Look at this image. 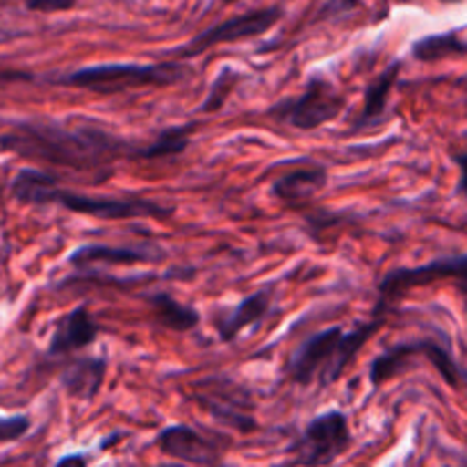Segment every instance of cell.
<instances>
[{
	"mask_svg": "<svg viewBox=\"0 0 467 467\" xmlns=\"http://www.w3.org/2000/svg\"><path fill=\"white\" fill-rule=\"evenodd\" d=\"M237 80H240V76L233 68H222L214 85L210 87V94L205 96L203 105H201V112H219L228 96L233 94V89H235Z\"/></svg>",
	"mask_w": 467,
	"mask_h": 467,
	"instance_id": "44dd1931",
	"label": "cell"
},
{
	"mask_svg": "<svg viewBox=\"0 0 467 467\" xmlns=\"http://www.w3.org/2000/svg\"><path fill=\"white\" fill-rule=\"evenodd\" d=\"M429 358L433 363V368L442 374L447 383L451 388H461L467 383V372L463 368H459V363L454 360L451 351L445 345L436 340H418V342H406V345L390 347L388 351H383L379 358H374L372 368H369V383L374 388L386 383L388 379L395 377L400 369H404V363L410 356H420Z\"/></svg>",
	"mask_w": 467,
	"mask_h": 467,
	"instance_id": "9c48e42d",
	"label": "cell"
},
{
	"mask_svg": "<svg viewBox=\"0 0 467 467\" xmlns=\"http://www.w3.org/2000/svg\"><path fill=\"white\" fill-rule=\"evenodd\" d=\"M454 162L459 164V194L467 199V150H461V153H454Z\"/></svg>",
	"mask_w": 467,
	"mask_h": 467,
	"instance_id": "d4e9b609",
	"label": "cell"
},
{
	"mask_svg": "<svg viewBox=\"0 0 467 467\" xmlns=\"http://www.w3.org/2000/svg\"><path fill=\"white\" fill-rule=\"evenodd\" d=\"M342 108H345V96L336 89V85L327 78L315 76L310 78L301 94L272 105L267 109V117L296 130H317L324 123L340 117Z\"/></svg>",
	"mask_w": 467,
	"mask_h": 467,
	"instance_id": "5b68a950",
	"label": "cell"
},
{
	"mask_svg": "<svg viewBox=\"0 0 467 467\" xmlns=\"http://www.w3.org/2000/svg\"><path fill=\"white\" fill-rule=\"evenodd\" d=\"M12 194L23 205H59L71 213L99 219H169L173 214V208L150 199H100L76 190H64L55 173L39 169H21L12 182Z\"/></svg>",
	"mask_w": 467,
	"mask_h": 467,
	"instance_id": "7a4b0ae2",
	"label": "cell"
},
{
	"mask_svg": "<svg viewBox=\"0 0 467 467\" xmlns=\"http://www.w3.org/2000/svg\"><path fill=\"white\" fill-rule=\"evenodd\" d=\"M149 306L153 308L160 327L169 328V331L187 333L199 327V313L194 308H190V306L181 304L178 299H173L167 292H155V295H150Z\"/></svg>",
	"mask_w": 467,
	"mask_h": 467,
	"instance_id": "ac0fdd59",
	"label": "cell"
},
{
	"mask_svg": "<svg viewBox=\"0 0 467 467\" xmlns=\"http://www.w3.org/2000/svg\"><path fill=\"white\" fill-rule=\"evenodd\" d=\"M410 53L420 62H441V59L447 57L467 55V39L461 36L459 30L442 32V35H429L424 39L415 41Z\"/></svg>",
	"mask_w": 467,
	"mask_h": 467,
	"instance_id": "d6986e66",
	"label": "cell"
},
{
	"mask_svg": "<svg viewBox=\"0 0 467 467\" xmlns=\"http://www.w3.org/2000/svg\"><path fill=\"white\" fill-rule=\"evenodd\" d=\"M438 281H451L456 290L467 299V254L445 255V258L431 260V263L420 265V267H404L386 274L379 283V304L374 315L381 317L383 310L404 292L433 285Z\"/></svg>",
	"mask_w": 467,
	"mask_h": 467,
	"instance_id": "8992f818",
	"label": "cell"
},
{
	"mask_svg": "<svg viewBox=\"0 0 467 467\" xmlns=\"http://www.w3.org/2000/svg\"><path fill=\"white\" fill-rule=\"evenodd\" d=\"M164 258L162 251H150L144 246H109V244H85L78 246L68 263L76 269H89L94 265H137V263H160Z\"/></svg>",
	"mask_w": 467,
	"mask_h": 467,
	"instance_id": "4fadbf2b",
	"label": "cell"
},
{
	"mask_svg": "<svg viewBox=\"0 0 467 467\" xmlns=\"http://www.w3.org/2000/svg\"><path fill=\"white\" fill-rule=\"evenodd\" d=\"M30 12H68L78 5V0H23Z\"/></svg>",
	"mask_w": 467,
	"mask_h": 467,
	"instance_id": "603a6c76",
	"label": "cell"
},
{
	"mask_svg": "<svg viewBox=\"0 0 467 467\" xmlns=\"http://www.w3.org/2000/svg\"><path fill=\"white\" fill-rule=\"evenodd\" d=\"M27 431H30V418L27 415L0 418V442L21 441Z\"/></svg>",
	"mask_w": 467,
	"mask_h": 467,
	"instance_id": "7402d4cb",
	"label": "cell"
},
{
	"mask_svg": "<svg viewBox=\"0 0 467 467\" xmlns=\"http://www.w3.org/2000/svg\"><path fill=\"white\" fill-rule=\"evenodd\" d=\"M57 463H59V465H73V463L85 465L87 459H85V456H64V459H59Z\"/></svg>",
	"mask_w": 467,
	"mask_h": 467,
	"instance_id": "484cf974",
	"label": "cell"
},
{
	"mask_svg": "<svg viewBox=\"0 0 467 467\" xmlns=\"http://www.w3.org/2000/svg\"><path fill=\"white\" fill-rule=\"evenodd\" d=\"M281 18H283L281 7H263V9H251V12L237 14V16L226 18V21L217 23V26L208 27V30L192 36L187 44H182L181 48L173 50V55L181 59L199 57V55L208 53V50L217 48V46L222 44H233V41H242V39H251V36L265 35V32L272 30Z\"/></svg>",
	"mask_w": 467,
	"mask_h": 467,
	"instance_id": "ba28073f",
	"label": "cell"
},
{
	"mask_svg": "<svg viewBox=\"0 0 467 467\" xmlns=\"http://www.w3.org/2000/svg\"><path fill=\"white\" fill-rule=\"evenodd\" d=\"M222 3H226V5H231V3H237V0H222Z\"/></svg>",
	"mask_w": 467,
	"mask_h": 467,
	"instance_id": "83f0119b",
	"label": "cell"
},
{
	"mask_svg": "<svg viewBox=\"0 0 467 467\" xmlns=\"http://www.w3.org/2000/svg\"><path fill=\"white\" fill-rule=\"evenodd\" d=\"M0 150L36 160L76 173L94 176L96 185L108 181L119 160H141L144 144L119 137L94 123L68 126L59 121L26 119L0 132Z\"/></svg>",
	"mask_w": 467,
	"mask_h": 467,
	"instance_id": "6da1fadb",
	"label": "cell"
},
{
	"mask_svg": "<svg viewBox=\"0 0 467 467\" xmlns=\"http://www.w3.org/2000/svg\"><path fill=\"white\" fill-rule=\"evenodd\" d=\"M328 182V171L319 164H304V167L290 169L281 173L272 182V194L287 203H304L322 192Z\"/></svg>",
	"mask_w": 467,
	"mask_h": 467,
	"instance_id": "5bb4252c",
	"label": "cell"
},
{
	"mask_svg": "<svg viewBox=\"0 0 467 467\" xmlns=\"http://www.w3.org/2000/svg\"><path fill=\"white\" fill-rule=\"evenodd\" d=\"M381 327V317L374 315V319L365 327L345 331L342 327L324 328L306 337L295 354L287 360L285 374L296 386H308L317 381L319 386H331L345 374L351 360L356 358L365 342L374 336V331Z\"/></svg>",
	"mask_w": 467,
	"mask_h": 467,
	"instance_id": "3957f363",
	"label": "cell"
},
{
	"mask_svg": "<svg viewBox=\"0 0 467 467\" xmlns=\"http://www.w3.org/2000/svg\"><path fill=\"white\" fill-rule=\"evenodd\" d=\"M99 333L100 327L91 317V310L87 306H78V308L68 310L55 324L53 336H50L48 356L50 358H62V356L76 354V351L94 345Z\"/></svg>",
	"mask_w": 467,
	"mask_h": 467,
	"instance_id": "7c38bea8",
	"label": "cell"
},
{
	"mask_svg": "<svg viewBox=\"0 0 467 467\" xmlns=\"http://www.w3.org/2000/svg\"><path fill=\"white\" fill-rule=\"evenodd\" d=\"M194 400L201 409L208 410L217 422L249 433L255 429L254 401L244 388L226 377H208L194 386Z\"/></svg>",
	"mask_w": 467,
	"mask_h": 467,
	"instance_id": "30bf717a",
	"label": "cell"
},
{
	"mask_svg": "<svg viewBox=\"0 0 467 467\" xmlns=\"http://www.w3.org/2000/svg\"><path fill=\"white\" fill-rule=\"evenodd\" d=\"M105 372H108V363L103 358L87 356V358L71 360L62 369L59 383L76 400H94L100 392V388H103Z\"/></svg>",
	"mask_w": 467,
	"mask_h": 467,
	"instance_id": "e0dca14e",
	"label": "cell"
},
{
	"mask_svg": "<svg viewBox=\"0 0 467 467\" xmlns=\"http://www.w3.org/2000/svg\"><path fill=\"white\" fill-rule=\"evenodd\" d=\"M196 123L190 121L185 126H173L167 130L160 132L155 140H150L149 144H144L141 150V160H158V158H169V155H181L185 153L187 146L192 141V132H194Z\"/></svg>",
	"mask_w": 467,
	"mask_h": 467,
	"instance_id": "ffe728a7",
	"label": "cell"
},
{
	"mask_svg": "<svg viewBox=\"0 0 467 467\" xmlns=\"http://www.w3.org/2000/svg\"><path fill=\"white\" fill-rule=\"evenodd\" d=\"M158 447L169 459L182 461L192 465H217L228 451V438L203 433L190 424H171L160 431Z\"/></svg>",
	"mask_w": 467,
	"mask_h": 467,
	"instance_id": "8fae6325",
	"label": "cell"
},
{
	"mask_svg": "<svg viewBox=\"0 0 467 467\" xmlns=\"http://www.w3.org/2000/svg\"><path fill=\"white\" fill-rule=\"evenodd\" d=\"M190 76L192 71L181 62L96 64V67L78 68L67 76L55 78V82L109 96L130 89H149V87H173Z\"/></svg>",
	"mask_w": 467,
	"mask_h": 467,
	"instance_id": "277c9868",
	"label": "cell"
},
{
	"mask_svg": "<svg viewBox=\"0 0 467 467\" xmlns=\"http://www.w3.org/2000/svg\"><path fill=\"white\" fill-rule=\"evenodd\" d=\"M272 301H274L272 287H263V290L244 296V299H242L240 304L226 315V317L217 322L219 340L233 342L242 331H244V328H249L251 324H258L260 319L267 317L269 308H272Z\"/></svg>",
	"mask_w": 467,
	"mask_h": 467,
	"instance_id": "9a60e30c",
	"label": "cell"
},
{
	"mask_svg": "<svg viewBox=\"0 0 467 467\" xmlns=\"http://www.w3.org/2000/svg\"><path fill=\"white\" fill-rule=\"evenodd\" d=\"M360 0H328L322 9V16H331V14H340L347 12V9L358 7Z\"/></svg>",
	"mask_w": 467,
	"mask_h": 467,
	"instance_id": "cb8c5ba5",
	"label": "cell"
},
{
	"mask_svg": "<svg viewBox=\"0 0 467 467\" xmlns=\"http://www.w3.org/2000/svg\"><path fill=\"white\" fill-rule=\"evenodd\" d=\"M441 3H461V0H441Z\"/></svg>",
	"mask_w": 467,
	"mask_h": 467,
	"instance_id": "4316f807",
	"label": "cell"
},
{
	"mask_svg": "<svg viewBox=\"0 0 467 467\" xmlns=\"http://www.w3.org/2000/svg\"><path fill=\"white\" fill-rule=\"evenodd\" d=\"M351 429L349 420L342 410H328V413L315 418L299 441L290 447L292 465H331L349 450Z\"/></svg>",
	"mask_w": 467,
	"mask_h": 467,
	"instance_id": "52a82bcc",
	"label": "cell"
},
{
	"mask_svg": "<svg viewBox=\"0 0 467 467\" xmlns=\"http://www.w3.org/2000/svg\"><path fill=\"white\" fill-rule=\"evenodd\" d=\"M400 73H401V62L397 59V62L388 64V67L383 68L372 82H369L363 96V108H360L358 119H356L354 123V130H365V128L381 123L383 114H386V108H388V99H390V91L395 89Z\"/></svg>",
	"mask_w": 467,
	"mask_h": 467,
	"instance_id": "2e32d148",
	"label": "cell"
}]
</instances>
